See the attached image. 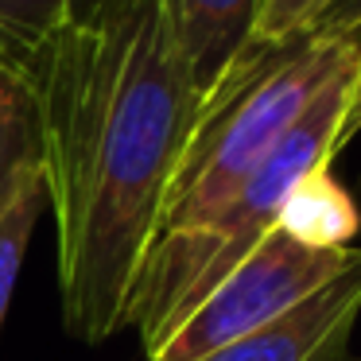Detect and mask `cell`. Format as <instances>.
Instances as JSON below:
<instances>
[{
	"label": "cell",
	"mask_w": 361,
	"mask_h": 361,
	"mask_svg": "<svg viewBox=\"0 0 361 361\" xmlns=\"http://www.w3.org/2000/svg\"><path fill=\"white\" fill-rule=\"evenodd\" d=\"M43 206H47V187H43V171L39 159H35V164L24 167V175L8 190V198L0 202V326H4L20 268H24L27 241H32V229L39 221Z\"/></svg>",
	"instance_id": "7"
},
{
	"label": "cell",
	"mask_w": 361,
	"mask_h": 361,
	"mask_svg": "<svg viewBox=\"0 0 361 361\" xmlns=\"http://www.w3.org/2000/svg\"><path fill=\"white\" fill-rule=\"evenodd\" d=\"M361 311V252L350 268L326 280L319 291L299 299L280 319L252 334L221 345L198 361H342L353 319Z\"/></svg>",
	"instance_id": "4"
},
{
	"label": "cell",
	"mask_w": 361,
	"mask_h": 361,
	"mask_svg": "<svg viewBox=\"0 0 361 361\" xmlns=\"http://www.w3.org/2000/svg\"><path fill=\"white\" fill-rule=\"evenodd\" d=\"M322 35H357L361 32V0H338L334 8L322 16V24L314 27Z\"/></svg>",
	"instance_id": "11"
},
{
	"label": "cell",
	"mask_w": 361,
	"mask_h": 361,
	"mask_svg": "<svg viewBox=\"0 0 361 361\" xmlns=\"http://www.w3.org/2000/svg\"><path fill=\"white\" fill-rule=\"evenodd\" d=\"M59 241L66 330L97 345L125 326L164 195L198 121L167 0H90L20 66Z\"/></svg>",
	"instance_id": "1"
},
{
	"label": "cell",
	"mask_w": 361,
	"mask_h": 361,
	"mask_svg": "<svg viewBox=\"0 0 361 361\" xmlns=\"http://www.w3.org/2000/svg\"><path fill=\"white\" fill-rule=\"evenodd\" d=\"M334 4L338 0H264L257 32H252V51L283 47L291 39L311 35Z\"/></svg>",
	"instance_id": "10"
},
{
	"label": "cell",
	"mask_w": 361,
	"mask_h": 361,
	"mask_svg": "<svg viewBox=\"0 0 361 361\" xmlns=\"http://www.w3.org/2000/svg\"><path fill=\"white\" fill-rule=\"evenodd\" d=\"M361 43V32H357ZM361 133V51H357V78H353V97H350V113H345V125H342V148Z\"/></svg>",
	"instance_id": "12"
},
{
	"label": "cell",
	"mask_w": 361,
	"mask_h": 361,
	"mask_svg": "<svg viewBox=\"0 0 361 361\" xmlns=\"http://www.w3.org/2000/svg\"><path fill=\"white\" fill-rule=\"evenodd\" d=\"M90 0H0V74L16 78L43 35Z\"/></svg>",
	"instance_id": "8"
},
{
	"label": "cell",
	"mask_w": 361,
	"mask_h": 361,
	"mask_svg": "<svg viewBox=\"0 0 361 361\" xmlns=\"http://www.w3.org/2000/svg\"><path fill=\"white\" fill-rule=\"evenodd\" d=\"M357 226V206L345 195L342 183L330 175V167L307 175L288 195V202L280 206V218H276L280 233H288L299 245H311V249H350Z\"/></svg>",
	"instance_id": "6"
},
{
	"label": "cell",
	"mask_w": 361,
	"mask_h": 361,
	"mask_svg": "<svg viewBox=\"0 0 361 361\" xmlns=\"http://www.w3.org/2000/svg\"><path fill=\"white\" fill-rule=\"evenodd\" d=\"M260 8L264 0H167L175 43L202 105L252 55Z\"/></svg>",
	"instance_id": "5"
},
{
	"label": "cell",
	"mask_w": 361,
	"mask_h": 361,
	"mask_svg": "<svg viewBox=\"0 0 361 361\" xmlns=\"http://www.w3.org/2000/svg\"><path fill=\"white\" fill-rule=\"evenodd\" d=\"M357 35L311 32L283 47L252 51L237 74L198 109L190 140L164 195L148 252H164L206 229L245 187L280 136L357 55ZM144 252V257H148Z\"/></svg>",
	"instance_id": "2"
},
{
	"label": "cell",
	"mask_w": 361,
	"mask_h": 361,
	"mask_svg": "<svg viewBox=\"0 0 361 361\" xmlns=\"http://www.w3.org/2000/svg\"><path fill=\"white\" fill-rule=\"evenodd\" d=\"M361 249H311L272 229L156 350L148 361H198L257 326L280 319L283 311L334 280Z\"/></svg>",
	"instance_id": "3"
},
{
	"label": "cell",
	"mask_w": 361,
	"mask_h": 361,
	"mask_svg": "<svg viewBox=\"0 0 361 361\" xmlns=\"http://www.w3.org/2000/svg\"><path fill=\"white\" fill-rule=\"evenodd\" d=\"M35 159H39V144H35L27 94L12 74H0V202Z\"/></svg>",
	"instance_id": "9"
}]
</instances>
